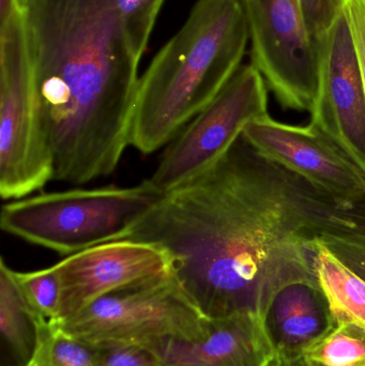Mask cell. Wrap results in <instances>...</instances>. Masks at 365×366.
Masks as SVG:
<instances>
[{
    "mask_svg": "<svg viewBox=\"0 0 365 366\" xmlns=\"http://www.w3.org/2000/svg\"><path fill=\"white\" fill-rule=\"evenodd\" d=\"M126 36L143 56L165 0H115Z\"/></svg>",
    "mask_w": 365,
    "mask_h": 366,
    "instance_id": "d6986e66",
    "label": "cell"
},
{
    "mask_svg": "<svg viewBox=\"0 0 365 366\" xmlns=\"http://www.w3.org/2000/svg\"><path fill=\"white\" fill-rule=\"evenodd\" d=\"M346 2L347 0H300L306 30L317 44L344 12Z\"/></svg>",
    "mask_w": 365,
    "mask_h": 366,
    "instance_id": "44dd1931",
    "label": "cell"
},
{
    "mask_svg": "<svg viewBox=\"0 0 365 366\" xmlns=\"http://www.w3.org/2000/svg\"><path fill=\"white\" fill-rule=\"evenodd\" d=\"M319 73L311 124L342 148L365 174V92L344 12L319 41Z\"/></svg>",
    "mask_w": 365,
    "mask_h": 366,
    "instance_id": "30bf717a",
    "label": "cell"
},
{
    "mask_svg": "<svg viewBox=\"0 0 365 366\" xmlns=\"http://www.w3.org/2000/svg\"><path fill=\"white\" fill-rule=\"evenodd\" d=\"M276 355L299 356L336 326L327 300L316 284L294 283L272 300L264 317Z\"/></svg>",
    "mask_w": 365,
    "mask_h": 366,
    "instance_id": "4fadbf2b",
    "label": "cell"
},
{
    "mask_svg": "<svg viewBox=\"0 0 365 366\" xmlns=\"http://www.w3.org/2000/svg\"><path fill=\"white\" fill-rule=\"evenodd\" d=\"M96 366H169L151 350L139 346L98 345Z\"/></svg>",
    "mask_w": 365,
    "mask_h": 366,
    "instance_id": "7402d4cb",
    "label": "cell"
},
{
    "mask_svg": "<svg viewBox=\"0 0 365 366\" xmlns=\"http://www.w3.org/2000/svg\"><path fill=\"white\" fill-rule=\"evenodd\" d=\"M249 41L239 0H197L139 77L130 145L149 154L173 142L237 72Z\"/></svg>",
    "mask_w": 365,
    "mask_h": 366,
    "instance_id": "3957f363",
    "label": "cell"
},
{
    "mask_svg": "<svg viewBox=\"0 0 365 366\" xmlns=\"http://www.w3.org/2000/svg\"><path fill=\"white\" fill-rule=\"evenodd\" d=\"M25 366H96V350L71 337L60 325L36 330V345Z\"/></svg>",
    "mask_w": 365,
    "mask_h": 366,
    "instance_id": "ac0fdd59",
    "label": "cell"
},
{
    "mask_svg": "<svg viewBox=\"0 0 365 366\" xmlns=\"http://www.w3.org/2000/svg\"><path fill=\"white\" fill-rule=\"evenodd\" d=\"M250 31L251 64L284 109L312 111L319 89V44L300 0H239Z\"/></svg>",
    "mask_w": 365,
    "mask_h": 366,
    "instance_id": "ba28073f",
    "label": "cell"
},
{
    "mask_svg": "<svg viewBox=\"0 0 365 366\" xmlns=\"http://www.w3.org/2000/svg\"><path fill=\"white\" fill-rule=\"evenodd\" d=\"M14 273L31 313L34 330L60 325L61 285L55 264L32 272Z\"/></svg>",
    "mask_w": 365,
    "mask_h": 366,
    "instance_id": "e0dca14e",
    "label": "cell"
},
{
    "mask_svg": "<svg viewBox=\"0 0 365 366\" xmlns=\"http://www.w3.org/2000/svg\"><path fill=\"white\" fill-rule=\"evenodd\" d=\"M162 195L148 180L130 187L42 193L4 204L0 226L6 234L69 256L124 240Z\"/></svg>",
    "mask_w": 365,
    "mask_h": 366,
    "instance_id": "277c9868",
    "label": "cell"
},
{
    "mask_svg": "<svg viewBox=\"0 0 365 366\" xmlns=\"http://www.w3.org/2000/svg\"><path fill=\"white\" fill-rule=\"evenodd\" d=\"M54 179L19 0H0V195L21 199Z\"/></svg>",
    "mask_w": 365,
    "mask_h": 366,
    "instance_id": "5b68a950",
    "label": "cell"
},
{
    "mask_svg": "<svg viewBox=\"0 0 365 366\" xmlns=\"http://www.w3.org/2000/svg\"><path fill=\"white\" fill-rule=\"evenodd\" d=\"M208 324L169 272L109 292L60 327L92 346H139L154 352L171 341H199Z\"/></svg>",
    "mask_w": 365,
    "mask_h": 366,
    "instance_id": "8992f818",
    "label": "cell"
},
{
    "mask_svg": "<svg viewBox=\"0 0 365 366\" xmlns=\"http://www.w3.org/2000/svg\"><path fill=\"white\" fill-rule=\"evenodd\" d=\"M315 272L336 325L355 322L365 327L364 280L319 242Z\"/></svg>",
    "mask_w": 365,
    "mask_h": 366,
    "instance_id": "5bb4252c",
    "label": "cell"
},
{
    "mask_svg": "<svg viewBox=\"0 0 365 366\" xmlns=\"http://www.w3.org/2000/svg\"><path fill=\"white\" fill-rule=\"evenodd\" d=\"M169 366H267L274 347L259 316L209 320L199 341H171L156 350Z\"/></svg>",
    "mask_w": 365,
    "mask_h": 366,
    "instance_id": "7c38bea8",
    "label": "cell"
},
{
    "mask_svg": "<svg viewBox=\"0 0 365 366\" xmlns=\"http://www.w3.org/2000/svg\"><path fill=\"white\" fill-rule=\"evenodd\" d=\"M0 262V331L8 345L23 360H29L36 340L31 313L12 270L1 258ZM36 331V330H34Z\"/></svg>",
    "mask_w": 365,
    "mask_h": 366,
    "instance_id": "9a60e30c",
    "label": "cell"
},
{
    "mask_svg": "<svg viewBox=\"0 0 365 366\" xmlns=\"http://www.w3.org/2000/svg\"><path fill=\"white\" fill-rule=\"evenodd\" d=\"M242 137L339 204L365 209V174L314 124L291 126L267 115L248 124Z\"/></svg>",
    "mask_w": 365,
    "mask_h": 366,
    "instance_id": "9c48e42d",
    "label": "cell"
},
{
    "mask_svg": "<svg viewBox=\"0 0 365 366\" xmlns=\"http://www.w3.org/2000/svg\"><path fill=\"white\" fill-rule=\"evenodd\" d=\"M365 227L344 206L240 137L216 162L163 194L124 240L169 256L186 296L208 320L265 317L294 283L316 284L319 239Z\"/></svg>",
    "mask_w": 365,
    "mask_h": 366,
    "instance_id": "6da1fadb",
    "label": "cell"
},
{
    "mask_svg": "<svg viewBox=\"0 0 365 366\" xmlns=\"http://www.w3.org/2000/svg\"><path fill=\"white\" fill-rule=\"evenodd\" d=\"M344 14L357 51L365 92V0H347Z\"/></svg>",
    "mask_w": 365,
    "mask_h": 366,
    "instance_id": "603a6c76",
    "label": "cell"
},
{
    "mask_svg": "<svg viewBox=\"0 0 365 366\" xmlns=\"http://www.w3.org/2000/svg\"><path fill=\"white\" fill-rule=\"evenodd\" d=\"M54 179L111 175L130 145L143 56L115 0H19Z\"/></svg>",
    "mask_w": 365,
    "mask_h": 366,
    "instance_id": "7a4b0ae2",
    "label": "cell"
},
{
    "mask_svg": "<svg viewBox=\"0 0 365 366\" xmlns=\"http://www.w3.org/2000/svg\"><path fill=\"white\" fill-rule=\"evenodd\" d=\"M319 242L365 281V227L326 232Z\"/></svg>",
    "mask_w": 365,
    "mask_h": 366,
    "instance_id": "ffe728a7",
    "label": "cell"
},
{
    "mask_svg": "<svg viewBox=\"0 0 365 366\" xmlns=\"http://www.w3.org/2000/svg\"><path fill=\"white\" fill-rule=\"evenodd\" d=\"M55 267L61 285V322L109 292L171 272L162 249L131 240L96 245L69 255Z\"/></svg>",
    "mask_w": 365,
    "mask_h": 366,
    "instance_id": "8fae6325",
    "label": "cell"
},
{
    "mask_svg": "<svg viewBox=\"0 0 365 366\" xmlns=\"http://www.w3.org/2000/svg\"><path fill=\"white\" fill-rule=\"evenodd\" d=\"M302 356L314 366H365V327L355 322L336 325Z\"/></svg>",
    "mask_w": 365,
    "mask_h": 366,
    "instance_id": "2e32d148",
    "label": "cell"
},
{
    "mask_svg": "<svg viewBox=\"0 0 365 366\" xmlns=\"http://www.w3.org/2000/svg\"><path fill=\"white\" fill-rule=\"evenodd\" d=\"M267 90L252 64L240 66L216 98L169 143L148 182L164 194L216 162L248 124L268 115Z\"/></svg>",
    "mask_w": 365,
    "mask_h": 366,
    "instance_id": "52a82bcc",
    "label": "cell"
},
{
    "mask_svg": "<svg viewBox=\"0 0 365 366\" xmlns=\"http://www.w3.org/2000/svg\"><path fill=\"white\" fill-rule=\"evenodd\" d=\"M267 366H314L306 360L302 355L299 356H281L274 355Z\"/></svg>",
    "mask_w": 365,
    "mask_h": 366,
    "instance_id": "cb8c5ba5",
    "label": "cell"
}]
</instances>
